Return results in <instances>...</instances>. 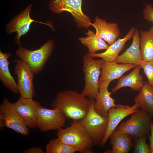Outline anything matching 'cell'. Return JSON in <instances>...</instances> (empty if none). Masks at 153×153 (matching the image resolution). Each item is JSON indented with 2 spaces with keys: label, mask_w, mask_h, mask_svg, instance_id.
Segmentation results:
<instances>
[{
  "label": "cell",
  "mask_w": 153,
  "mask_h": 153,
  "mask_svg": "<svg viewBox=\"0 0 153 153\" xmlns=\"http://www.w3.org/2000/svg\"><path fill=\"white\" fill-rule=\"evenodd\" d=\"M51 107L52 109L60 110L66 119L77 121L87 114L89 108L90 101L76 91H61L56 94Z\"/></svg>",
  "instance_id": "cell-1"
},
{
  "label": "cell",
  "mask_w": 153,
  "mask_h": 153,
  "mask_svg": "<svg viewBox=\"0 0 153 153\" xmlns=\"http://www.w3.org/2000/svg\"><path fill=\"white\" fill-rule=\"evenodd\" d=\"M58 138L81 153H93L94 144L85 129L77 121H73L69 126L58 130Z\"/></svg>",
  "instance_id": "cell-2"
},
{
  "label": "cell",
  "mask_w": 153,
  "mask_h": 153,
  "mask_svg": "<svg viewBox=\"0 0 153 153\" xmlns=\"http://www.w3.org/2000/svg\"><path fill=\"white\" fill-rule=\"evenodd\" d=\"M55 45L54 41L50 39L35 50H30L21 46L16 51V54L20 59L27 63L34 74H37L42 71Z\"/></svg>",
  "instance_id": "cell-3"
},
{
  "label": "cell",
  "mask_w": 153,
  "mask_h": 153,
  "mask_svg": "<svg viewBox=\"0 0 153 153\" xmlns=\"http://www.w3.org/2000/svg\"><path fill=\"white\" fill-rule=\"evenodd\" d=\"M90 107L86 115L77 121L86 130L93 140L94 145H99L103 139L107 129L108 117H103L95 110V100L90 99Z\"/></svg>",
  "instance_id": "cell-4"
},
{
  "label": "cell",
  "mask_w": 153,
  "mask_h": 153,
  "mask_svg": "<svg viewBox=\"0 0 153 153\" xmlns=\"http://www.w3.org/2000/svg\"><path fill=\"white\" fill-rule=\"evenodd\" d=\"M102 59L94 60L86 54L83 57V70L84 75L85 85L81 94L90 99H95L99 93L98 83Z\"/></svg>",
  "instance_id": "cell-5"
},
{
  "label": "cell",
  "mask_w": 153,
  "mask_h": 153,
  "mask_svg": "<svg viewBox=\"0 0 153 153\" xmlns=\"http://www.w3.org/2000/svg\"><path fill=\"white\" fill-rule=\"evenodd\" d=\"M152 116L142 109L133 113L126 121L116 129L134 139L146 135L150 131Z\"/></svg>",
  "instance_id": "cell-6"
},
{
  "label": "cell",
  "mask_w": 153,
  "mask_h": 153,
  "mask_svg": "<svg viewBox=\"0 0 153 153\" xmlns=\"http://www.w3.org/2000/svg\"><path fill=\"white\" fill-rule=\"evenodd\" d=\"M82 0H50L48 6L53 13L69 12L74 17L78 27L88 28L91 26V20L82 11Z\"/></svg>",
  "instance_id": "cell-7"
},
{
  "label": "cell",
  "mask_w": 153,
  "mask_h": 153,
  "mask_svg": "<svg viewBox=\"0 0 153 153\" xmlns=\"http://www.w3.org/2000/svg\"><path fill=\"white\" fill-rule=\"evenodd\" d=\"M14 70L17 76V87L20 97L33 98L35 95L34 74L27 63L20 59L16 60Z\"/></svg>",
  "instance_id": "cell-8"
},
{
  "label": "cell",
  "mask_w": 153,
  "mask_h": 153,
  "mask_svg": "<svg viewBox=\"0 0 153 153\" xmlns=\"http://www.w3.org/2000/svg\"><path fill=\"white\" fill-rule=\"evenodd\" d=\"M66 119L59 109H48L41 105L38 112L37 127L42 132L59 130L65 126Z\"/></svg>",
  "instance_id": "cell-9"
},
{
  "label": "cell",
  "mask_w": 153,
  "mask_h": 153,
  "mask_svg": "<svg viewBox=\"0 0 153 153\" xmlns=\"http://www.w3.org/2000/svg\"><path fill=\"white\" fill-rule=\"evenodd\" d=\"M32 7V4L27 6L22 12L15 16L6 27V32L8 35L13 32L16 33L14 41L19 47L22 46L20 42L21 36L29 31L32 22H38L50 26L48 23L37 21L31 18L30 13Z\"/></svg>",
  "instance_id": "cell-10"
},
{
  "label": "cell",
  "mask_w": 153,
  "mask_h": 153,
  "mask_svg": "<svg viewBox=\"0 0 153 153\" xmlns=\"http://www.w3.org/2000/svg\"><path fill=\"white\" fill-rule=\"evenodd\" d=\"M0 111L4 115L5 126L23 135H29L28 128L16 110L14 103L7 98L3 99L0 106Z\"/></svg>",
  "instance_id": "cell-11"
},
{
  "label": "cell",
  "mask_w": 153,
  "mask_h": 153,
  "mask_svg": "<svg viewBox=\"0 0 153 153\" xmlns=\"http://www.w3.org/2000/svg\"><path fill=\"white\" fill-rule=\"evenodd\" d=\"M137 103L131 106L118 105L110 109L108 112V123L105 135L99 145L104 146L109 138L110 135L116 128L119 123L125 118L139 110L140 108Z\"/></svg>",
  "instance_id": "cell-12"
},
{
  "label": "cell",
  "mask_w": 153,
  "mask_h": 153,
  "mask_svg": "<svg viewBox=\"0 0 153 153\" xmlns=\"http://www.w3.org/2000/svg\"><path fill=\"white\" fill-rule=\"evenodd\" d=\"M14 107L28 127H37V114L41 105L37 101L33 98H24L21 97L13 103Z\"/></svg>",
  "instance_id": "cell-13"
},
{
  "label": "cell",
  "mask_w": 153,
  "mask_h": 153,
  "mask_svg": "<svg viewBox=\"0 0 153 153\" xmlns=\"http://www.w3.org/2000/svg\"><path fill=\"white\" fill-rule=\"evenodd\" d=\"M130 46L114 61L117 63L140 65L143 61L140 48V37L138 29L135 28Z\"/></svg>",
  "instance_id": "cell-14"
},
{
  "label": "cell",
  "mask_w": 153,
  "mask_h": 153,
  "mask_svg": "<svg viewBox=\"0 0 153 153\" xmlns=\"http://www.w3.org/2000/svg\"><path fill=\"white\" fill-rule=\"evenodd\" d=\"M91 26L95 30L96 35L102 38L109 45L116 40L120 33L117 24L108 22L97 16L95 17L94 22L91 23Z\"/></svg>",
  "instance_id": "cell-15"
},
{
  "label": "cell",
  "mask_w": 153,
  "mask_h": 153,
  "mask_svg": "<svg viewBox=\"0 0 153 153\" xmlns=\"http://www.w3.org/2000/svg\"><path fill=\"white\" fill-rule=\"evenodd\" d=\"M137 65L131 64H119L114 61H104L101 67V75L99 83L103 82H110L120 78L126 71Z\"/></svg>",
  "instance_id": "cell-16"
},
{
  "label": "cell",
  "mask_w": 153,
  "mask_h": 153,
  "mask_svg": "<svg viewBox=\"0 0 153 153\" xmlns=\"http://www.w3.org/2000/svg\"><path fill=\"white\" fill-rule=\"evenodd\" d=\"M110 82H103L99 83V93L95 99L94 108L95 111L101 116L108 117V112L111 108L118 105L115 104V99L110 96L112 92L108 91Z\"/></svg>",
  "instance_id": "cell-17"
},
{
  "label": "cell",
  "mask_w": 153,
  "mask_h": 153,
  "mask_svg": "<svg viewBox=\"0 0 153 153\" xmlns=\"http://www.w3.org/2000/svg\"><path fill=\"white\" fill-rule=\"evenodd\" d=\"M135 28L132 27L127 35L122 38H119L117 40L109 45L104 52L99 53H87L86 54L92 58L99 57L107 61H114L118 54L123 49L127 41L132 37Z\"/></svg>",
  "instance_id": "cell-18"
},
{
  "label": "cell",
  "mask_w": 153,
  "mask_h": 153,
  "mask_svg": "<svg viewBox=\"0 0 153 153\" xmlns=\"http://www.w3.org/2000/svg\"><path fill=\"white\" fill-rule=\"evenodd\" d=\"M110 144L112 149L106 152L109 153H128L133 144L132 138L129 135L120 132L116 128L110 135Z\"/></svg>",
  "instance_id": "cell-19"
},
{
  "label": "cell",
  "mask_w": 153,
  "mask_h": 153,
  "mask_svg": "<svg viewBox=\"0 0 153 153\" xmlns=\"http://www.w3.org/2000/svg\"><path fill=\"white\" fill-rule=\"evenodd\" d=\"M11 53L3 52L0 50V80L4 86L14 93L19 92L17 84L10 71L8 59L12 56Z\"/></svg>",
  "instance_id": "cell-20"
},
{
  "label": "cell",
  "mask_w": 153,
  "mask_h": 153,
  "mask_svg": "<svg viewBox=\"0 0 153 153\" xmlns=\"http://www.w3.org/2000/svg\"><path fill=\"white\" fill-rule=\"evenodd\" d=\"M141 68L140 65H137L129 74L120 78L117 84L112 88V92L115 93L125 87H129L135 91L140 90L144 83L142 76L139 74Z\"/></svg>",
  "instance_id": "cell-21"
},
{
  "label": "cell",
  "mask_w": 153,
  "mask_h": 153,
  "mask_svg": "<svg viewBox=\"0 0 153 153\" xmlns=\"http://www.w3.org/2000/svg\"><path fill=\"white\" fill-rule=\"evenodd\" d=\"M134 100L141 109L153 116V86L148 82H144Z\"/></svg>",
  "instance_id": "cell-22"
},
{
  "label": "cell",
  "mask_w": 153,
  "mask_h": 153,
  "mask_svg": "<svg viewBox=\"0 0 153 153\" xmlns=\"http://www.w3.org/2000/svg\"><path fill=\"white\" fill-rule=\"evenodd\" d=\"M140 48L143 60H153V26L148 30L139 32Z\"/></svg>",
  "instance_id": "cell-23"
},
{
  "label": "cell",
  "mask_w": 153,
  "mask_h": 153,
  "mask_svg": "<svg viewBox=\"0 0 153 153\" xmlns=\"http://www.w3.org/2000/svg\"><path fill=\"white\" fill-rule=\"evenodd\" d=\"M85 33L86 36L80 37L78 40L82 44L87 47L89 53L94 54L100 50H107L109 47V45L92 31L88 30Z\"/></svg>",
  "instance_id": "cell-24"
},
{
  "label": "cell",
  "mask_w": 153,
  "mask_h": 153,
  "mask_svg": "<svg viewBox=\"0 0 153 153\" xmlns=\"http://www.w3.org/2000/svg\"><path fill=\"white\" fill-rule=\"evenodd\" d=\"M46 153H74L76 152L74 148L58 137L50 141L46 145Z\"/></svg>",
  "instance_id": "cell-25"
},
{
  "label": "cell",
  "mask_w": 153,
  "mask_h": 153,
  "mask_svg": "<svg viewBox=\"0 0 153 153\" xmlns=\"http://www.w3.org/2000/svg\"><path fill=\"white\" fill-rule=\"evenodd\" d=\"M146 135L135 139L134 144L133 153H150V145L146 143Z\"/></svg>",
  "instance_id": "cell-26"
},
{
  "label": "cell",
  "mask_w": 153,
  "mask_h": 153,
  "mask_svg": "<svg viewBox=\"0 0 153 153\" xmlns=\"http://www.w3.org/2000/svg\"><path fill=\"white\" fill-rule=\"evenodd\" d=\"M147 77L148 83L153 86V60L143 61L140 65Z\"/></svg>",
  "instance_id": "cell-27"
},
{
  "label": "cell",
  "mask_w": 153,
  "mask_h": 153,
  "mask_svg": "<svg viewBox=\"0 0 153 153\" xmlns=\"http://www.w3.org/2000/svg\"><path fill=\"white\" fill-rule=\"evenodd\" d=\"M145 4V7L143 10V17L145 20L153 23V6L151 4Z\"/></svg>",
  "instance_id": "cell-28"
},
{
  "label": "cell",
  "mask_w": 153,
  "mask_h": 153,
  "mask_svg": "<svg viewBox=\"0 0 153 153\" xmlns=\"http://www.w3.org/2000/svg\"><path fill=\"white\" fill-rule=\"evenodd\" d=\"M24 153H45L40 147H35L26 150L24 152Z\"/></svg>",
  "instance_id": "cell-29"
},
{
  "label": "cell",
  "mask_w": 153,
  "mask_h": 153,
  "mask_svg": "<svg viewBox=\"0 0 153 153\" xmlns=\"http://www.w3.org/2000/svg\"><path fill=\"white\" fill-rule=\"evenodd\" d=\"M150 135H149L150 142V153H153V123L151 122L150 126Z\"/></svg>",
  "instance_id": "cell-30"
},
{
  "label": "cell",
  "mask_w": 153,
  "mask_h": 153,
  "mask_svg": "<svg viewBox=\"0 0 153 153\" xmlns=\"http://www.w3.org/2000/svg\"><path fill=\"white\" fill-rule=\"evenodd\" d=\"M5 126V120L3 113L0 111V128L1 129H3Z\"/></svg>",
  "instance_id": "cell-31"
}]
</instances>
